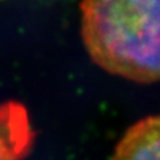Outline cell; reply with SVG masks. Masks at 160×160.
<instances>
[{
	"label": "cell",
	"mask_w": 160,
	"mask_h": 160,
	"mask_svg": "<svg viewBox=\"0 0 160 160\" xmlns=\"http://www.w3.org/2000/svg\"><path fill=\"white\" fill-rule=\"evenodd\" d=\"M33 142L35 131L26 107L12 100L0 104V160H24Z\"/></svg>",
	"instance_id": "cell-2"
},
{
	"label": "cell",
	"mask_w": 160,
	"mask_h": 160,
	"mask_svg": "<svg viewBox=\"0 0 160 160\" xmlns=\"http://www.w3.org/2000/svg\"><path fill=\"white\" fill-rule=\"evenodd\" d=\"M82 36L100 68L138 83L160 80V0H83Z\"/></svg>",
	"instance_id": "cell-1"
},
{
	"label": "cell",
	"mask_w": 160,
	"mask_h": 160,
	"mask_svg": "<svg viewBox=\"0 0 160 160\" xmlns=\"http://www.w3.org/2000/svg\"><path fill=\"white\" fill-rule=\"evenodd\" d=\"M111 160H160V113L129 127L119 140Z\"/></svg>",
	"instance_id": "cell-3"
}]
</instances>
